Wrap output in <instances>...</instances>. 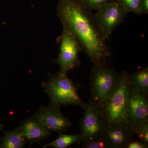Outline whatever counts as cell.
I'll return each instance as SVG.
<instances>
[{
	"label": "cell",
	"mask_w": 148,
	"mask_h": 148,
	"mask_svg": "<svg viewBox=\"0 0 148 148\" xmlns=\"http://www.w3.org/2000/svg\"><path fill=\"white\" fill-rule=\"evenodd\" d=\"M57 10L62 25L73 34L93 64L106 62L110 53L91 10L80 0H59Z\"/></svg>",
	"instance_id": "6da1fadb"
},
{
	"label": "cell",
	"mask_w": 148,
	"mask_h": 148,
	"mask_svg": "<svg viewBox=\"0 0 148 148\" xmlns=\"http://www.w3.org/2000/svg\"><path fill=\"white\" fill-rule=\"evenodd\" d=\"M129 75V73L126 71L120 73L119 81L116 87L99 109L101 117L106 125H124L131 129L127 116Z\"/></svg>",
	"instance_id": "7a4b0ae2"
},
{
	"label": "cell",
	"mask_w": 148,
	"mask_h": 148,
	"mask_svg": "<svg viewBox=\"0 0 148 148\" xmlns=\"http://www.w3.org/2000/svg\"><path fill=\"white\" fill-rule=\"evenodd\" d=\"M49 79L42 86L50 98L49 106L60 108L63 106L74 105L84 108L86 103L79 95V87L69 79L67 75L48 73Z\"/></svg>",
	"instance_id": "3957f363"
},
{
	"label": "cell",
	"mask_w": 148,
	"mask_h": 148,
	"mask_svg": "<svg viewBox=\"0 0 148 148\" xmlns=\"http://www.w3.org/2000/svg\"><path fill=\"white\" fill-rule=\"evenodd\" d=\"M120 73L108 66L106 62L94 64L90 75V100L98 109L114 90Z\"/></svg>",
	"instance_id": "277c9868"
},
{
	"label": "cell",
	"mask_w": 148,
	"mask_h": 148,
	"mask_svg": "<svg viewBox=\"0 0 148 148\" xmlns=\"http://www.w3.org/2000/svg\"><path fill=\"white\" fill-rule=\"evenodd\" d=\"M62 25L60 53L54 62L60 67L59 73L67 75L70 71L80 66L78 54L83 49L73 34L66 26Z\"/></svg>",
	"instance_id": "5b68a950"
},
{
	"label": "cell",
	"mask_w": 148,
	"mask_h": 148,
	"mask_svg": "<svg viewBox=\"0 0 148 148\" xmlns=\"http://www.w3.org/2000/svg\"><path fill=\"white\" fill-rule=\"evenodd\" d=\"M127 13L116 0H112L93 14L97 27L104 39H109Z\"/></svg>",
	"instance_id": "8992f818"
},
{
	"label": "cell",
	"mask_w": 148,
	"mask_h": 148,
	"mask_svg": "<svg viewBox=\"0 0 148 148\" xmlns=\"http://www.w3.org/2000/svg\"><path fill=\"white\" fill-rule=\"evenodd\" d=\"M83 110L84 114L79 124L82 143L103 136L106 125L101 117L99 109L90 99L86 103Z\"/></svg>",
	"instance_id": "52a82bcc"
},
{
	"label": "cell",
	"mask_w": 148,
	"mask_h": 148,
	"mask_svg": "<svg viewBox=\"0 0 148 148\" xmlns=\"http://www.w3.org/2000/svg\"><path fill=\"white\" fill-rule=\"evenodd\" d=\"M127 116L132 131L136 126L148 121V93L135 89L130 85L127 102Z\"/></svg>",
	"instance_id": "ba28073f"
},
{
	"label": "cell",
	"mask_w": 148,
	"mask_h": 148,
	"mask_svg": "<svg viewBox=\"0 0 148 148\" xmlns=\"http://www.w3.org/2000/svg\"><path fill=\"white\" fill-rule=\"evenodd\" d=\"M34 117L51 131L58 134L66 132L72 125L70 119L61 112L60 108L50 106L40 107Z\"/></svg>",
	"instance_id": "9c48e42d"
},
{
	"label": "cell",
	"mask_w": 148,
	"mask_h": 148,
	"mask_svg": "<svg viewBox=\"0 0 148 148\" xmlns=\"http://www.w3.org/2000/svg\"><path fill=\"white\" fill-rule=\"evenodd\" d=\"M27 142L38 143L50 137L51 130L34 117L23 121L18 127Z\"/></svg>",
	"instance_id": "30bf717a"
},
{
	"label": "cell",
	"mask_w": 148,
	"mask_h": 148,
	"mask_svg": "<svg viewBox=\"0 0 148 148\" xmlns=\"http://www.w3.org/2000/svg\"><path fill=\"white\" fill-rule=\"evenodd\" d=\"M134 135L132 130L124 125H106L103 134L110 148H126Z\"/></svg>",
	"instance_id": "8fae6325"
},
{
	"label": "cell",
	"mask_w": 148,
	"mask_h": 148,
	"mask_svg": "<svg viewBox=\"0 0 148 148\" xmlns=\"http://www.w3.org/2000/svg\"><path fill=\"white\" fill-rule=\"evenodd\" d=\"M23 134L18 127L12 131H5L4 136L1 139L0 148H21L27 143Z\"/></svg>",
	"instance_id": "7c38bea8"
},
{
	"label": "cell",
	"mask_w": 148,
	"mask_h": 148,
	"mask_svg": "<svg viewBox=\"0 0 148 148\" xmlns=\"http://www.w3.org/2000/svg\"><path fill=\"white\" fill-rule=\"evenodd\" d=\"M82 136L80 133L74 135H66L64 133L59 134L54 141L43 146V148H66L74 144L82 143Z\"/></svg>",
	"instance_id": "4fadbf2b"
},
{
	"label": "cell",
	"mask_w": 148,
	"mask_h": 148,
	"mask_svg": "<svg viewBox=\"0 0 148 148\" xmlns=\"http://www.w3.org/2000/svg\"><path fill=\"white\" fill-rule=\"evenodd\" d=\"M130 86L135 89L148 93V68L138 70L132 75L130 74Z\"/></svg>",
	"instance_id": "5bb4252c"
},
{
	"label": "cell",
	"mask_w": 148,
	"mask_h": 148,
	"mask_svg": "<svg viewBox=\"0 0 148 148\" xmlns=\"http://www.w3.org/2000/svg\"><path fill=\"white\" fill-rule=\"evenodd\" d=\"M126 12H132L137 14H142L141 0H116Z\"/></svg>",
	"instance_id": "9a60e30c"
},
{
	"label": "cell",
	"mask_w": 148,
	"mask_h": 148,
	"mask_svg": "<svg viewBox=\"0 0 148 148\" xmlns=\"http://www.w3.org/2000/svg\"><path fill=\"white\" fill-rule=\"evenodd\" d=\"M133 132L138 136V140L148 145V121L136 126Z\"/></svg>",
	"instance_id": "2e32d148"
},
{
	"label": "cell",
	"mask_w": 148,
	"mask_h": 148,
	"mask_svg": "<svg viewBox=\"0 0 148 148\" xmlns=\"http://www.w3.org/2000/svg\"><path fill=\"white\" fill-rule=\"evenodd\" d=\"M81 148H110V147L105 138L102 136L83 143Z\"/></svg>",
	"instance_id": "e0dca14e"
},
{
	"label": "cell",
	"mask_w": 148,
	"mask_h": 148,
	"mask_svg": "<svg viewBox=\"0 0 148 148\" xmlns=\"http://www.w3.org/2000/svg\"><path fill=\"white\" fill-rule=\"evenodd\" d=\"M112 0H80L90 10L98 11Z\"/></svg>",
	"instance_id": "ac0fdd59"
},
{
	"label": "cell",
	"mask_w": 148,
	"mask_h": 148,
	"mask_svg": "<svg viewBox=\"0 0 148 148\" xmlns=\"http://www.w3.org/2000/svg\"><path fill=\"white\" fill-rule=\"evenodd\" d=\"M148 145L140 140H132L127 145L126 148H147Z\"/></svg>",
	"instance_id": "d6986e66"
},
{
	"label": "cell",
	"mask_w": 148,
	"mask_h": 148,
	"mask_svg": "<svg viewBox=\"0 0 148 148\" xmlns=\"http://www.w3.org/2000/svg\"><path fill=\"white\" fill-rule=\"evenodd\" d=\"M141 12L147 14H148V0H141Z\"/></svg>",
	"instance_id": "ffe728a7"
},
{
	"label": "cell",
	"mask_w": 148,
	"mask_h": 148,
	"mask_svg": "<svg viewBox=\"0 0 148 148\" xmlns=\"http://www.w3.org/2000/svg\"><path fill=\"white\" fill-rule=\"evenodd\" d=\"M4 127V125H3L1 124L0 123V131H1V130H2L3 128Z\"/></svg>",
	"instance_id": "44dd1931"
},
{
	"label": "cell",
	"mask_w": 148,
	"mask_h": 148,
	"mask_svg": "<svg viewBox=\"0 0 148 148\" xmlns=\"http://www.w3.org/2000/svg\"><path fill=\"white\" fill-rule=\"evenodd\" d=\"M1 139H0V145H1Z\"/></svg>",
	"instance_id": "7402d4cb"
}]
</instances>
